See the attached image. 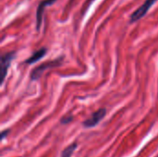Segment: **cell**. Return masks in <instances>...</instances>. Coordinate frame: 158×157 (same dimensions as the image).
<instances>
[{"mask_svg":"<svg viewBox=\"0 0 158 157\" xmlns=\"http://www.w3.org/2000/svg\"><path fill=\"white\" fill-rule=\"evenodd\" d=\"M62 61H63V56H60L55 60H51V61H47L42 65H40L39 67L35 68L31 73V81H37L40 79V77L43 75V73L47 70L48 68H57L58 66H60L62 64Z\"/></svg>","mask_w":158,"mask_h":157,"instance_id":"1","label":"cell"},{"mask_svg":"<svg viewBox=\"0 0 158 157\" xmlns=\"http://www.w3.org/2000/svg\"><path fill=\"white\" fill-rule=\"evenodd\" d=\"M157 0H145V2L138 8L136 9L131 16V23H133L142 18L145 16V14L148 12V10L153 6V5L156 2Z\"/></svg>","mask_w":158,"mask_h":157,"instance_id":"2","label":"cell"},{"mask_svg":"<svg viewBox=\"0 0 158 157\" xmlns=\"http://www.w3.org/2000/svg\"><path fill=\"white\" fill-rule=\"evenodd\" d=\"M15 56H16V52H9V53H6L1 56V66H0L1 84H3V82L6 79L7 69L11 64V61L15 58Z\"/></svg>","mask_w":158,"mask_h":157,"instance_id":"3","label":"cell"},{"mask_svg":"<svg viewBox=\"0 0 158 157\" xmlns=\"http://www.w3.org/2000/svg\"><path fill=\"white\" fill-rule=\"evenodd\" d=\"M106 114V108H100L99 110L94 112L91 116V118H89L88 119H86L83 122V126L85 128H93V127L96 126L105 118Z\"/></svg>","mask_w":158,"mask_h":157,"instance_id":"4","label":"cell"},{"mask_svg":"<svg viewBox=\"0 0 158 157\" xmlns=\"http://www.w3.org/2000/svg\"><path fill=\"white\" fill-rule=\"evenodd\" d=\"M56 0H43L40 2V4L37 6V10H36V30L39 31L43 22V14L44 11V8L47 6H51L52 4H54Z\"/></svg>","mask_w":158,"mask_h":157,"instance_id":"5","label":"cell"},{"mask_svg":"<svg viewBox=\"0 0 158 157\" xmlns=\"http://www.w3.org/2000/svg\"><path fill=\"white\" fill-rule=\"evenodd\" d=\"M46 52H47V49L45 47H43V48L39 49V50H37L36 52H34L31 56H30L29 58H27L24 61V63L28 64V65H31V64L37 62L38 60L42 59L46 55Z\"/></svg>","mask_w":158,"mask_h":157,"instance_id":"6","label":"cell"},{"mask_svg":"<svg viewBox=\"0 0 158 157\" xmlns=\"http://www.w3.org/2000/svg\"><path fill=\"white\" fill-rule=\"evenodd\" d=\"M77 148V143H73L70 145H69L67 148H65L63 150V152L61 153V156L60 157H71L72 154L74 153V151Z\"/></svg>","mask_w":158,"mask_h":157,"instance_id":"7","label":"cell"},{"mask_svg":"<svg viewBox=\"0 0 158 157\" xmlns=\"http://www.w3.org/2000/svg\"><path fill=\"white\" fill-rule=\"evenodd\" d=\"M72 120V117H69V118H63L62 119H61V123L62 124H67V123H69V121H71Z\"/></svg>","mask_w":158,"mask_h":157,"instance_id":"8","label":"cell"},{"mask_svg":"<svg viewBox=\"0 0 158 157\" xmlns=\"http://www.w3.org/2000/svg\"><path fill=\"white\" fill-rule=\"evenodd\" d=\"M7 133H8V130L3 131V132H2V135H1V139H4V138H5V136H6V134H7Z\"/></svg>","mask_w":158,"mask_h":157,"instance_id":"9","label":"cell"}]
</instances>
